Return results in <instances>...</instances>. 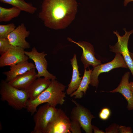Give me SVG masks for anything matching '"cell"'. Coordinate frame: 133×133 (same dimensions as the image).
<instances>
[{
	"label": "cell",
	"mask_w": 133,
	"mask_h": 133,
	"mask_svg": "<svg viewBox=\"0 0 133 133\" xmlns=\"http://www.w3.org/2000/svg\"><path fill=\"white\" fill-rule=\"evenodd\" d=\"M119 126L116 124L113 123L110 125L105 130L106 133H119L118 128Z\"/></svg>",
	"instance_id": "25"
},
{
	"label": "cell",
	"mask_w": 133,
	"mask_h": 133,
	"mask_svg": "<svg viewBox=\"0 0 133 133\" xmlns=\"http://www.w3.org/2000/svg\"><path fill=\"white\" fill-rule=\"evenodd\" d=\"M51 80L44 77L37 78L25 90L29 100H33L36 98L49 86Z\"/></svg>",
	"instance_id": "16"
},
{
	"label": "cell",
	"mask_w": 133,
	"mask_h": 133,
	"mask_svg": "<svg viewBox=\"0 0 133 133\" xmlns=\"http://www.w3.org/2000/svg\"><path fill=\"white\" fill-rule=\"evenodd\" d=\"M119 133H132V130L130 127L125 126H119L118 128Z\"/></svg>",
	"instance_id": "26"
},
{
	"label": "cell",
	"mask_w": 133,
	"mask_h": 133,
	"mask_svg": "<svg viewBox=\"0 0 133 133\" xmlns=\"http://www.w3.org/2000/svg\"><path fill=\"white\" fill-rule=\"evenodd\" d=\"M24 49L18 46H13L0 57V67L13 66L21 62L28 60V56Z\"/></svg>",
	"instance_id": "10"
},
{
	"label": "cell",
	"mask_w": 133,
	"mask_h": 133,
	"mask_svg": "<svg viewBox=\"0 0 133 133\" xmlns=\"http://www.w3.org/2000/svg\"><path fill=\"white\" fill-rule=\"evenodd\" d=\"M125 34L122 36H120L117 31H114L113 33L116 35L117 41L114 46H109L110 51L115 53L121 54L127 65L128 68L131 71L133 78V61L130 55L128 47V42L129 37L133 33V29L127 31L126 29H123Z\"/></svg>",
	"instance_id": "5"
},
{
	"label": "cell",
	"mask_w": 133,
	"mask_h": 133,
	"mask_svg": "<svg viewBox=\"0 0 133 133\" xmlns=\"http://www.w3.org/2000/svg\"><path fill=\"white\" fill-rule=\"evenodd\" d=\"M77 6L75 0H44L38 17L48 28L64 29L74 19Z\"/></svg>",
	"instance_id": "1"
},
{
	"label": "cell",
	"mask_w": 133,
	"mask_h": 133,
	"mask_svg": "<svg viewBox=\"0 0 133 133\" xmlns=\"http://www.w3.org/2000/svg\"><path fill=\"white\" fill-rule=\"evenodd\" d=\"M25 53L29 59L34 62L35 68L37 71V78L43 77L51 80L56 79L55 76L50 73L47 70L48 62L45 58L47 54L45 53V51L39 52L36 48L34 47L31 51H25Z\"/></svg>",
	"instance_id": "8"
},
{
	"label": "cell",
	"mask_w": 133,
	"mask_h": 133,
	"mask_svg": "<svg viewBox=\"0 0 133 133\" xmlns=\"http://www.w3.org/2000/svg\"><path fill=\"white\" fill-rule=\"evenodd\" d=\"M81 126L77 121L71 120L70 126V131L72 133H81Z\"/></svg>",
	"instance_id": "23"
},
{
	"label": "cell",
	"mask_w": 133,
	"mask_h": 133,
	"mask_svg": "<svg viewBox=\"0 0 133 133\" xmlns=\"http://www.w3.org/2000/svg\"><path fill=\"white\" fill-rule=\"evenodd\" d=\"M130 56L133 61V53L132 52H130Z\"/></svg>",
	"instance_id": "30"
},
{
	"label": "cell",
	"mask_w": 133,
	"mask_h": 133,
	"mask_svg": "<svg viewBox=\"0 0 133 133\" xmlns=\"http://www.w3.org/2000/svg\"><path fill=\"white\" fill-rule=\"evenodd\" d=\"M16 28L13 23L0 25V38H7L8 34Z\"/></svg>",
	"instance_id": "21"
},
{
	"label": "cell",
	"mask_w": 133,
	"mask_h": 133,
	"mask_svg": "<svg viewBox=\"0 0 133 133\" xmlns=\"http://www.w3.org/2000/svg\"><path fill=\"white\" fill-rule=\"evenodd\" d=\"M67 39L68 40L76 44L82 49L81 60L84 65V69H86L90 66L94 68L101 64L100 61L95 58L94 47L90 43L85 41L76 42L69 37Z\"/></svg>",
	"instance_id": "11"
},
{
	"label": "cell",
	"mask_w": 133,
	"mask_h": 133,
	"mask_svg": "<svg viewBox=\"0 0 133 133\" xmlns=\"http://www.w3.org/2000/svg\"><path fill=\"white\" fill-rule=\"evenodd\" d=\"M93 69L88 70L84 69L83 75L80 85L77 89L70 95L71 97L75 96V99H80L85 95L90 82V75Z\"/></svg>",
	"instance_id": "18"
},
{
	"label": "cell",
	"mask_w": 133,
	"mask_h": 133,
	"mask_svg": "<svg viewBox=\"0 0 133 133\" xmlns=\"http://www.w3.org/2000/svg\"><path fill=\"white\" fill-rule=\"evenodd\" d=\"M0 2L8 3L20 10L31 14H33L37 8L31 3L25 2L24 0H0Z\"/></svg>",
	"instance_id": "19"
},
{
	"label": "cell",
	"mask_w": 133,
	"mask_h": 133,
	"mask_svg": "<svg viewBox=\"0 0 133 133\" xmlns=\"http://www.w3.org/2000/svg\"><path fill=\"white\" fill-rule=\"evenodd\" d=\"M0 94L1 100L7 102L15 109L20 110L26 108L29 98L26 90L17 88L2 80L0 84Z\"/></svg>",
	"instance_id": "3"
},
{
	"label": "cell",
	"mask_w": 133,
	"mask_h": 133,
	"mask_svg": "<svg viewBox=\"0 0 133 133\" xmlns=\"http://www.w3.org/2000/svg\"><path fill=\"white\" fill-rule=\"evenodd\" d=\"M66 86L55 79L51 80L49 86L35 99L28 100L26 108L31 115L37 111L38 106L44 103L55 107L62 105L65 101Z\"/></svg>",
	"instance_id": "2"
},
{
	"label": "cell",
	"mask_w": 133,
	"mask_h": 133,
	"mask_svg": "<svg viewBox=\"0 0 133 133\" xmlns=\"http://www.w3.org/2000/svg\"><path fill=\"white\" fill-rule=\"evenodd\" d=\"M130 72H127L122 76L120 82L118 87L109 92H118L121 94L128 102L127 108L129 110L133 109V93L129 86V79Z\"/></svg>",
	"instance_id": "13"
},
{
	"label": "cell",
	"mask_w": 133,
	"mask_h": 133,
	"mask_svg": "<svg viewBox=\"0 0 133 133\" xmlns=\"http://www.w3.org/2000/svg\"><path fill=\"white\" fill-rule=\"evenodd\" d=\"M30 34L24 23H22L8 35L7 38L13 46L20 47L24 49L30 48L29 43L25 39Z\"/></svg>",
	"instance_id": "12"
},
{
	"label": "cell",
	"mask_w": 133,
	"mask_h": 133,
	"mask_svg": "<svg viewBox=\"0 0 133 133\" xmlns=\"http://www.w3.org/2000/svg\"><path fill=\"white\" fill-rule=\"evenodd\" d=\"M92 128L94 133H105L102 130H99V128L96 127L92 125Z\"/></svg>",
	"instance_id": "27"
},
{
	"label": "cell",
	"mask_w": 133,
	"mask_h": 133,
	"mask_svg": "<svg viewBox=\"0 0 133 133\" xmlns=\"http://www.w3.org/2000/svg\"><path fill=\"white\" fill-rule=\"evenodd\" d=\"M72 101L75 105L71 112L70 119L71 120L78 121L81 127L86 133H92V125L91 122L95 116L92 115L87 109L79 104L72 99Z\"/></svg>",
	"instance_id": "7"
},
{
	"label": "cell",
	"mask_w": 133,
	"mask_h": 133,
	"mask_svg": "<svg viewBox=\"0 0 133 133\" xmlns=\"http://www.w3.org/2000/svg\"><path fill=\"white\" fill-rule=\"evenodd\" d=\"M119 67L128 68L121 54L116 53L115 58L111 61L106 63L101 64L93 68L91 74L90 84L97 88L99 83L98 77L100 74Z\"/></svg>",
	"instance_id": "6"
},
{
	"label": "cell",
	"mask_w": 133,
	"mask_h": 133,
	"mask_svg": "<svg viewBox=\"0 0 133 133\" xmlns=\"http://www.w3.org/2000/svg\"><path fill=\"white\" fill-rule=\"evenodd\" d=\"M129 86L131 91L133 93V82L131 81L129 82Z\"/></svg>",
	"instance_id": "29"
},
{
	"label": "cell",
	"mask_w": 133,
	"mask_h": 133,
	"mask_svg": "<svg viewBox=\"0 0 133 133\" xmlns=\"http://www.w3.org/2000/svg\"><path fill=\"white\" fill-rule=\"evenodd\" d=\"M37 74L35 68H33L16 77L8 83L15 87L25 90L37 78Z\"/></svg>",
	"instance_id": "14"
},
{
	"label": "cell",
	"mask_w": 133,
	"mask_h": 133,
	"mask_svg": "<svg viewBox=\"0 0 133 133\" xmlns=\"http://www.w3.org/2000/svg\"><path fill=\"white\" fill-rule=\"evenodd\" d=\"M21 10L14 6L10 8H6L0 6V22H7L17 17Z\"/></svg>",
	"instance_id": "20"
},
{
	"label": "cell",
	"mask_w": 133,
	"mask_h": 133,
	"mask_svg": "<svg viewBox=\"0 0 133 133\" xmlns=\"http://www.w3.org/2000/svg\"><path fill=\"white\" fill-rule=\"evenodd\" d=\"M33 68H35V65L32 63L28 62L27 60L20 62L11 66L10 70L4 72L3 74L6 77L5 80L9 83L16 77Z\"/></svg>",
	"instance_id": "15"
},
{
	"label": "cell",
	"mask_w": 133,
	"mask_h": 133,
	"mask_svg": "<svg viewBox=\"0 0 133 133\" xmlns=\"http://www.w3.org/2000/svg\"><path fill=\"white\" fill-rule=\"evenodd\" d=\"M131 2H133V0H124V6H126L128 3Z\"/></svg>",
	"instance_id": "28"
},
{
	"label": "cell",
	"mask_w": 133,
	"mask_h": 133,
	"mask_svg": "<svg viewBox=\"0 0 133 133\" xmlns=\"http://www.w3.org/2000/svg\"><path fill=\"white\" fill-rule=\"evenodd\" d=\"M57 110L48 103L40 107L34 115L35 126L31 133H45L47 126Z\"/></svg>",
	"instance_id": "4"
},
{
	"label": "cell",
	"mask_w": 133,
	"mask_h": 133,
	"mask_svg": "<svg viewBox=\"0 0 133 133\" xmlns=\"http://www.w3.org/2000/svg\"><path fill=\"white\" fill-rule=\"evenodd\" d=\"M70 60L72 68V73L71 81L66 90V93L68 95H70L77 89L83 78L82 77H80L81 74L79 70L76 55L74 54L73 58Z\"/></svg>",
	"instance_id": "17"
},
{
	"label": "cell",
	"mask_w": 133,
	"mask_h": 133,
	"mask_svg": "<svg viewBox=\"0 0 133 133\" xmlns=\"http://www.w3.org/2000/svg\"><path fill=\"white\" fill-rule=\"evenodd\" d=\"M111 114L110 109L107 108H103L101 110L99 114L100 118L103 120H106L108 119Z\"/></svg>",
	"instance_id": "24"
},
{
	"label": "cell",
	"mask_w": 133,
	"mask_h": 133,
	"mask_svg": "<svg viewBox=\"0 0 133 133\" xmlns=\"http://www.w3.org/2000/svg\"><path fill=\"white\" fill-rule=\"evenodd\" d=\"M71 121L65 113L57 109L54 116L48 124L45 133H71Z\"/></svg>",
	"instance_id": "9"
},
{
	"label": "cell",
	"mask_w": 133,
	"mask_h": 133,
	"mask_svg": "<svg viewBox=\"0 0 133 133\" xmlns=\"http://www.w3.org/2000/svg\"><path fill=\"white\" fill-rule=\"evenodd\" d=\"M12 46L7 38H0V55L1 56L6 52Z\"/></svg>",
	"instance_id": "22"
}]
</instances>
